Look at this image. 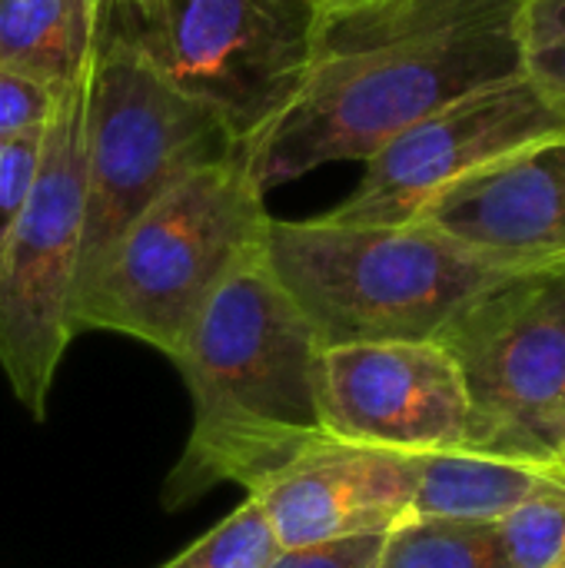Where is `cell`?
Returning a JSON list of instances; mask_svg holds the SVG:
<instances>
[{"mask_svg": "<svg viewBox=\"0 0 565 568\" xmlns=\"http://www.w3.org/2000/svg\"><path fill=\"white\" fill-rule=\"evenodd\" d=\"M529 0H383L320 20L306 83L236 150L263 193L326 163L370 160L433 110L526 73Z\"/></svg>", "mask_w": 565, "mask_h": 568, "instance_id": "1", "label": "cell"}, {"mask_svg": "<svg viewBox=\"0 0 565 568\" xmlns=\"http://www.w3.org/2000/svg\"><path fill=\"white\" fill-rule=\"evenodd\" d=\"M320 356L313 326L273 276L263 246L253 250L210 296L173 356L193 423L163 483V509L176 513L223 483L256 493L330 443Z\"/></svg>", "mask_w": 565, "mask_h": 568, "instance_id": "2", "label": "cell"}, {"mask_svg": "<svg viewBox=\"0 0 565 568\" xmlns=\"http://www.w3.org/2000/svg\"><path fill=\"white\" fill-rule=\"evenodd\" d=\"M266 193L236 150H223L163 190L80 283L70 326L140 339L176 356L223 280L263 246Z\"/></svg>", "mask_w": 565, "mask_h": 568, "instance_id": "3", "label": "cell"}, {"mask_svg": "<svg viewBox=\"0 0 565 568\" xmlns=\"http://www.w3.org/2000/svg\"><path fill=\"white\" fill-rule=\"evenodd\" d=\"M263 253L323 349L440 339L480 293L513 273L423 220L363 226L270 216Z\"/></svg>", "mask_w": 565, "mask_h": 568, "instance_id": "4", "label": "cell"}, {"mask_svg": "<svg viewBox=\"0 0 565 568\" xmlns=\"http://www.w3.org/2000/svg\"><path fill=\"white\" fill-rule=\"evenodd\" d=\"M223 150L233 146L220 123L180 93L123 27L100 20L83 106L87 206L77 290L163 190Z\"/></svg>", "mask_w": 565, "mask_h": 568, "instance_id": "5", "label": "cell"}, {"mask_svg": "<svg viewBox=\"0 0 565 568\" xmlns=\"http://www.w3.org/2000/svg\"><path fill=\"white\" fill-rule=\"evenodd\" d=\"M117 10L130 17L120 27L220 123L233 150L253 143L293 103L323 27L306 0H137Z\"/></svg>", "mask_w": 565, "mask_h": 568, "instance_id": "6", "label": "cell"}, {"mask_svg": "<svg viewBox=\"0 0 565 568\" xmlns=\"http://www.w3.org/2000/svg\"><path fill=\"white\" fill-rule=\"evenodd\" d=\"M440 343L470 396L466 449L553 466L565 446V260L506 273Z\"/></svg>", "mask_w": 565, "mask_h": 568, "instance_id": "7", "label": "cell"}, {"mask_svg": "<svg viewBox=\"0 0 565 568\" xmlns=\"http://www.w3.org/2000/svg\"><path fill=\"white\" fill-rule=\"evenodd\" d=\"M83 106L87 77L60 93L43 130L40 170L0 250V369L33 416L47 399L73 339L70 306L83 250Z\"/></svg>", "mask_w": 565, "mask_h": 568, "instance_id": "8", "label": "cell"}, {"mask_svg": "<svg viewBox=\"0 0 565 568\" xmlns=\"http://www.w3.org/2000/svg\"><path fill=\"white\" fill-rule=\"evenodd\" d=\"M556 136H565V116L523 73L460 97L400 130L363 160L360 186L326 216L363 226L413 223L466 176Z\"/></svg>", "mask_w": 565, "mask_h": 568, "instance_id": "9", "label": "cell"}, {"mask_svg": "<svg viewBox=\"0 0 565 568\" xmlns=\"http://www.w3.org/2000/svg\"><path fill=\"white\" fill-rule=\"evenodd\" d=\"M320 409L330 439L400 456L466 449L473 423L460 366L440 339L323 349Z\"/></svg>", "mask_w": 565, "mask_h": 568, "instance_id": "10", "label": "cell"}, {"mask_svg": "<svg viewBox=\"0 0 565 568\" xmlns=\"http://www.w3.org/2000/svg\"><path fill=\"white\" fill-rule=\"evenodd\" d=\"M416 493V456L323 443L263 483V506L280 549L390 532L410 519Z\"/></svg>", "mask_w": 565, "mask_h": 568, "instance_id": "11", "label": "cell"}, {"mask_svg": "<svg viewBox=\"0 0 565 568\" xmlns=\"http://www.w3.org/2000/svg\"><path fill=\"white\" fill-rule=\"evenodd\" d=\"M420 220L509 270L563 263L565 136L466 176L436 196Z\"/></svg>", "mask_w": 565, "mask_h": 568, "instance_id": "12", "label": "cell"}, {"mask_svg": "<svg viewBox=\"0 0 565 568\" xmlns=\"http://www.w3.org/2000/svg\"><path fill=\"white\" fill-rule=\"evenodd\" d=\"M565 479L556 466L450 449L416 456V493L410 516L496 523L546 486Z\"/></svg>", "mask_w": 565, "mask_h": 568, "instance_id": "13", "label": "cell"}, {"mask_svg": "<svg viewBox=\"0 0 565 568\" xmlns=\"http://www.w3.org/2000/svg\"><path fill=\"white\" fill-rule=\"evenodd\" d=\"M103 0H0V67L53 90L90 70Z\"/></svg>", "mask_w": 565, "mask_h": 568, "instance_id": "14", "label": "cell"}, {"mask_svg": "<svg viewBox=\"0 0 565 568\" xmlns=\"http://www.w3.org/2000/svg\"><path fill=\"white\" fill-rule=\"evenodd\" d=\"M380 568H503L493 523L410 516L386 532Z\"/></svg>", "mask_w": 565, "mask_h": 568, "instance_id": "15", "label": "cell"}, {"mask_svg": "<svg viewBox=\"0 0 565 568\" xmlns=\"http://www.w3.org/2000/svg\"><path fill=\"white\" fill-rule=\"evenodd\" d=\"M276 552L280 542L263 506L256 496H246L230 516L160 568H270Z\"/></svg>", "mask_w": 565, "mask_h": 568, "instance_id": "16", "label": "cell"}, {"mask_svg": "<svg viewBox=\"0 0 565 568\" xmlns=\"http://www.w3.org/2000/svg\"><path fill=\"white\" fill-rule=\"evenodd\" d=\"M500 566L546 568L565 542V479L493 523Z\"/></svg>", "mask_w": 565, "mask_h": 568, "instance_id": "17", "label": "cell"}, {"mask_svg": "<svg viewBox=\"0 0 565 568\" xmlns=\"http://www.w3.org/2000/svg\"><path fill=\"white\" fill-rule=\"evenodd\" d=\"M63 90L0 67V136H37L47 130Z\"/></svg>", "mask_w": 565, "mask_h": 568, "instance_id": "18", "label": "cell"}, {"mask_svg": "<svg viewBox=\"0 0 565 568\" xmlns=\"http://www.w3.org/2000/svg\"><path fill=\"white\" fill-rule=\"evenodd\" d=\"M43 133L37 136H0V250L30 196L40 170Z\"/></svg>", "mask_w": 565, "mask_h": 568, "instance_id": "19", "label": "cell"}, {"mask_svg": "<svg viewBox=\"0 0 565 568\" xmlns=\"http://www.w3.org/2000/svg\"><path fill=\"white\" fill-rule=\"evenodd\" d=\"M386 532L280 549L270 568H380Z\"/></svg>", "mask_w": 565, "mask_h": 568, "instance_id": "20", "label": "cell"}, {"mask_svg": "<svg viewBox=\"0 0 565 568\" xmlns=\"http://www.w3.org/2000/svg\"><path fill=\"white\" fill-rule=\"evenodd\" d=\"M526 80L565 116V37H553L526 50Z\"/></svg>", "mask_w": 565, "mask_h": 568, "instance_id": "21", "label": "cell"}, {"mask_svg": "<svg viewBox=\"0 0 565 568\" xmlns=\"http://www.w3.org/2000/svg\"><path fill=\"white\" fill-rule=\"evenodd\" d=\"M523 33H526V50L553 37H565V0H529L523 17Z\"/></svg>", "mask_w": 565, "mask_h": 568, "instance_id": "22", "label": "cell"}, {"mask_svg": "<svg viewBox=\"0 0 565 568\" xmlns=\"http://www.w3.org/2000/svg\"><path fill=\"white\" fill-rule=\"evenodd\" d=\"M320 20H336V17H346V13H356V10H366L373 3H383V0H306Z\"/></svg>", "mask_w": 565, "mask_h": 568, "instance_id": "23", "label": "cell"}, {"mask_svg": "<svg viewBox=\"0 0 565 568\" xmlns=\"http://www.w3.org/2000/svg\"><path fill=\"white\" fill-rule=\"evenodd\" d=\"M546 568H565V542H563V549L556 552V559H553Z\"/></svg>", "mask_w": 565, "mask_h": 568, "instance_id": "24", "label": "cell"}, {"mask_svg": "<svg viewBox=\"0 0 565 568\" xmlns=\"http://www.w3.org/2000/svg\"><path fill=\"white\" fill-rule=\"evenodd\" d=\"M553 466H556V469H559V473L565 476V446L559 449V456H556V463H553Z\"/></svg>", "mask_w": 565, "mask_h": 568, "instance_id": "25", "label": "cell"}, {"mask_svg": "<svg viewBox=\"0 0 565 568\" xmlns=\"http://www.w3.org/2000/svg\"><path fill=\"white\" fill-rule=\"evenodd\" d=\"M107 3H113V7H130V3H137V0H107Z\"/></svg>", "mask_w": 565, "mask_h": 568, "instance_id": "26", "label": "cell"}]
</instances>
